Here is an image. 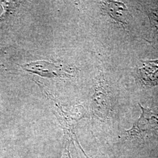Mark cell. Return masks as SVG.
Wrapping results in <instances>:
<instances>
[{
  "label": "cell",
  "mask_w": 158,
  "mask_h": 158,
  "mask_svg": "<svg viewBox=\"0 0 158 158\" xmlns=\"http://www.w3.org/2000/svg\"><path fill=\"white\" fill-rule=\"evenodd\" d=\"M48 96H49L48 97L52 100L54 113L62 127L64 134V142L73 143L75 142L86 158H88L82 147H81L77 137L74 132V127L76 123L81 119L86 117V112L85 108L81 106H78L66 111L64 107L59 102H57L55 98L52 97L50 94H48Z\"/></svg>",
  "instance_id": "1"
},
{
  "label": "cell",
  "mask_w": 158,
  "mask_h": 158,
  "mask_svg": "<svg viewBox=\"0 0 158 158\" xmlns=\"http://www.w3.org/2000/svg\"><path fill=\"white\" fill-rule=\"evenodd\" d=\"M141 117L127 132L130 136L142 137L158 132V111L142 107Z\"/></svg>",
  "instance_id": "2"
},
{
  "label": "cell",
  "mask_w": 158,
  "mask_h": 158,
  "mask_svg": "<svg viewBox=\"0 0 158 158\" xmlns=\"http://www.w3.org/2000/svg\"><path fill=\"white\" fill-rule=\"evenodd\" d=\"M92 108L97 116L101 118L107 117L111 110V102L107 89L101 83L93 96Z\"/></svg>",
  "instance_id": "3"
},
{
  "label": "cell",
  "mask_w": 158,
  "mask_h": 158,
  "mask_svg": "<svg viewBox=\"0 0 158 158\" xmlns=\"http://www.w3.org/2000/svg\"><path fill=\"white\" fill-rule=\"evenodd\" d=\"M26 71L38 74L42 77H55L63 76L61 69L51 63L45 61H38L29 63L22 66Z\"/></svg>",
  "instance_id": "4"
},
{
  "label": "cell",
  "mask_w": 158,
  "mask_h": 158,
  "mask_svg": "<svg viewBox=\"0 0 158 158\" xmlns=\"http://www.w3.org/2000/svg\"><path fill=\"white\" fill-rule=\"evenodd\" d=\"M104 5V10L115 21L124 25L128 23L130 14L124 3L117 1H106Z\"/></svg>",
  "instance_id": "5"
},
{
  "label": "cell",
  "mask_w": 158,
  "mask_h": 158,
  "mask_svg": "<svg viewBox=\"0 0 158 158\" xmlns=\"http://www.w3.org/2000/svg\"><path fill=\"white\" fill-rule=\"evenodd\" d=\"M138 73L144 84L155 85L158 84V60L144 61Z\"/></svg>",
  "instance_id": "6"
},
{
  "label": "cell",
  "mask_w": 158,
  "mask_h": 158,
  "mask_svg": "<svg viewBox=\"0 0 158 158\" xmlns=\"http://www.w3.org/2000/svg\"><path fill=\"white\" fill-rule=\"evenodd\" d=\"M149 18L152 26L158 32V8L152 10L149 14Z\"/></svg>",
  "instance_id": "7"
},
{
  "label": "cell",
  "mask_w": 158,
  "mask_h": 158,
  "mask_svg": "<svg viewBox=\"0 0 158 158\" xmlns=\"http://www.w3.org/2000/svg\"><path fill=\"white\" fill-rule=\"evenodd\" d=\"M69 147H70V143L64 142V151H63L62 155L61 156V158H72L69 149Z\"/></svg>",
  "instance_id": "8"
}]
</instances>
